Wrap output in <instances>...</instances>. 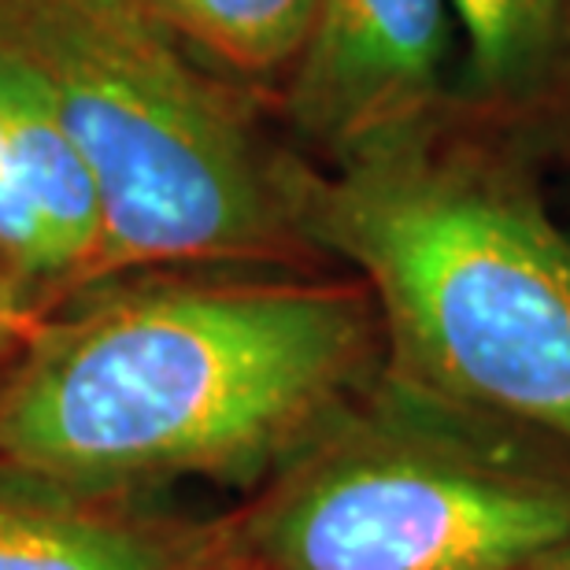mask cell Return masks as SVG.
<instances>
[{"instance_id":"cell-7","label":"cell","mask_w":570,"mask_h":570,"mask_svg":"<svg viewBox=\"0 0 570 570\" xmlns=\"http://www.w3.org/2000/svg\"><path fill=\"white\" fill-rule=\"evenodd\" d=\"M215 533L148 515L134 493H89L0 460V570H170Z\"/></svg>"},{"instance_id":"cell-12","label":"cell","mask_w":570,"mask_h":570,"mask_svg":"<svg viewBox=\"0 0 570 570\" xmlns=\"http://www.w3.org/2000/svg\"><path fill=\"white\" fill-rule=\"evenodd\" d=\"M530 570H570V538L563 544H556L549 556H541Z\"/></svg>"},{"instance_id":"cell-11","label":"cell","mask_w":570,"mask_h":570,"mask_svg":"<svg viewBox=\"0 0 570 570\" xmlns=\"http://www.w3.org/2000/svg\"><path fill=\"white\" fill-rule=\"evenodd\" d=\"M170 570H256V567H248L242 556L226 544L223 527H219V533H215V541L208 544V549L189 556V560H181L178 567H170Z\"/></svg>"},{"instance_id":"cell-3","label":"cell","mask_w":570,"mask_h":570,"mask_svg":"<svg viewBox=\"0 0 570 570\" xmlns=\"http://www.w3.org/2000/svg\"><path fill=\"white\" fill-rule=\"evenodd\" d=\"M0 38L38 71L94 175L100 282L312 253L285 204V156L148 0H0Z\"/></svg>"},{"instance_id":"cell-13","label":"cell","mask_w":570,"mask_h":570,"mask_svg":"<svg viewBox=\"0 0 570 570\" xmlns=\"http://www.w3.org/2000/svg\"><path fill=\"white\" fill-rule=\"evenodd\" d=\"M0 296H22V301H30V296L19 289V282L11 278V271L4 267V259H0ZM33 304H38V301H33ZM41 307H45V304H41Z\"/></svg>"},{"instance_id":"cell-9","label":"cell","mask_w":570,"mask_h":570,"mask_svg":"<svg viewBox=\"0 0 570 570\" xmlns=\"http://www.w3.org/2000/svg\"><path fill=\"white\" fill-rule=\"evenodd\" d=\"M189 49L245 78H289L318 0H148Z\"/></svg>"},{"instance_id":"cell-4","label":"cell","mask_w":570,"mask_h":570,"mask_svg":"<svg viewBox=\"0 0 570 570\" xmlns=\"http://www.w3.org/2000/svg\"><path fill=\"white\" fill-rule=\"evenodd\" d=\"M482 423L382 367L223 538L256 570H530L570 485Z\"/></svg>"},{"instance_id":"cell-8","label":"cell","mask_w":570,"mask_h":570,"mask_svg":"<svg viewBox=\"0 0 570 570\" xmlns=\"http://www.w3.org/2000/svg\"><path fill=\"white\" fill-rule=\"evenodd\" d=\"M455 105L511 134L570 119V0H452Z\"/></svg>"},{"instance_id":"cell-1","label":"cell","mask_w":570,"mask_h":570,"mask_svg":"<svg viewBox=\"0 0 570 570\" xmlns=\"http://www.w3.org/2000/svg\"><path fill=\"white\" fill-rule=\"evenodd\" d=\"M75 296L0 374V460L89 493L278 474L382 374L363 282L153 275Z\"/></svg>"},{"instance_id":"cell-6","label":"cell","mask_w":570,"mask_h":570,"mask_svg":"<svg viewBox=\"0 0 570 570\" xmlns=\"http://www.w3.org/2000/svg\"><path fill=\"white\" fill-rule=\"evenodd\" d=\"M105 215L38 71L0 38V259L45 307L100 282Z\"/></svg>"},{"instance_id":"cell-2","label":"cell","mask_w":570,"mask_h":570,"mask_svg":"<svg viewBox=\"0 0 570 570\" xmlns=\"http://www.w3.org/2000/svg\"><path fill=\"white\" fill-rule=\"evenodd\" d=\"M504 130L449 105L318 170L285 156L301 242L360 271L390 371L570 449V237Z\"/></svg>"},{"instance_id":"cell-5","label":"cell","mask_w":570,"mask_h":570,"mask_svg":"<svg viewBox=\"0 0 570 570\" xmlns=\"http://www.w3.org/2000/svg\"><path fill=\"white\" fill-rule=\"evenodd\" d=\"M452 0H318L285 78V119L326 159L455 105Z\"/></svg>"},{"instance_id":"cell-10","label":"cell","mask_w":570,"mask_h":570,"mask_svg":"<svg viewBox=\"0 0 570 570\" xmlns=\"http://www.w3.org/2000/svg\"><path fill=\"white\" fill-rule=\"evenodd\" d=\"M45 315H49V307L22 301V296H0V374L11 367V360L45 323Z\"/></svg>"}]
</instances>
